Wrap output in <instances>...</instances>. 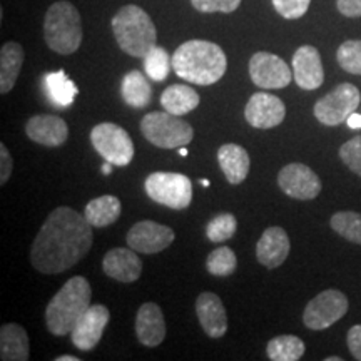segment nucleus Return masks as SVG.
I'll use <instances>...</instances> for the list:
<instances>
[{
    "label": "nucleus",
    "mask_w": 361,
    "mask_h": 361,
    "mask_svg": "<svg viewBox=\"0 0 361 361\" xmlns=\"http://www.w3.org/2000/svg\"><path fill=\"white\" fill-rule=\"evenodd\" d=\"M45 94H47L49 101L57 107H67L74 102L78 96V85L67 78L64 71L51 72L44 78Z\"/></svg>",
    "instance_id": "nucleus-28"
},
{
    "label": "nucleus",
    "mask_w": 361,
    "mask_h": 361,
    "mask_svg": "<svg viewBox=\"0 0 361 361\" xmlns=\"http://www.w3.org/2000/svg\"><path fill=\"white\" fill-rule=\"evenodd\" d=\"M56 361H79L78 356H72V355H61L57 356Z\"/></svg>",
    "instance_id": "nucleus-42"
},
{
    "label": "nucleus",
    "mask_w": 361,
    "mask_h": 361,
    "mask_svg": "<svg viewBox=\"0 0 361 361\" xmlns=\"http://www.w3.org/2000/svg\"><path fill=\"white\" fill-rule=\"evenodd\" d=\"M25 134L30 141L45 147H59L69 137V128L64 119L52 114H37L25 124Z\"/></svg>",
    "instance_id": "nucleus-17"
},
{
    "label": "nucleus",
    "mask_w": 361,
    "mask_h": 361,
    "mask_svg": "<svg viewBox=\"0 0 361 361\" xmlns=\"http://www.w3.org/2000/svg\"><path fill=\"white\" fill-rule=\"evenodd\" d=\"M278 186L286 196L300 201L314 200L323 188L318 174L301 162H291L279 171Z\"/></svg>",
    "instance_id": "nucleus-11"
},
{
    "label": "nucleus",
    "mask_w": 361,
    "mask_h": 361,
    "mask_svg": "<svg viewBox=\"0 0 361 361\" xmlns=\"http://www.w3.org/2000/svg\"><path fill=\"white\" fill-rule=\"evenodd\" d=\"M196 314L207 336L218 340L226 335L228 314H226V308L218 295L209 291L201 293L196 300Z\"/></svg>",
    "instance_id": "nucleus-20"
},
{
    "label": "nucleus",
    "mask_w": 361,
    "mask_h": 361,
    "mask_svg": "<svg viewBox=\"0 0 361 361\" xmlns=\"http://www.w3.org/2000/svg\"><path fill=\"white\" fill-rule=\"evenodd\" d=\"M111 319L109 310L104 305H92L80 316L71 333L72 345L80 351L94 350L101 341L107 323Z\"/></svg>",
    "instance_id": "nucleus-14"
},
{
    "label": "nucleus",
    "mask_w": 361,
    "mask_h": 361,
    "mask_svg": "<svg viewBox=\"0 0 361 361\" xmlns=\"http://www.w3.org/2000/svg\"><path fill=\"white\" fill-rule=\"evenodd\" d=\"M12 168H13V162H12V156L11 152L7 151L6 144H0V184H6L8 178L12 174Z\"/></svg>",
    "instance_id": "nucleus-38"
},
{
    "label": "nucleus",
    "mask_w": 361,
    "mask_h": 361,
    "mask_svg": "<svg viewBox=\"0 0 361 361\" xmlns=\"http://www.w3.org/2000/svg\"><path fill=\"white\" fill-rule=\"evenodd\" d=\"M218 161L229 184L236 186L250 174L251 159L247 151L239 144H223L218 151Z\"/></svg>",
    "instance_id": "nucleus-22"
},
{
    "label": "nucleus",
    "mask_w": 361,
    "mask_h": 361,
    "mask_svg": "<svg viewBox=\"0 0 361 361\" xmlns=\"http://www.w3.org/2000/svg\"><path fill=\"white\" fill-rule=\"evenodd\" d=\"M24 64V49L17 42H6L0 49V92H11Z\"/></svg>",
    "instance_id": "nucleus-24"
},
{
    "label": "nucleus",
    "mask_w": 361,
    "mask_h": 361,
    "mask_svg": "<svg viewBox=\"0 0 361 361\" xmlns=\"http://www.w3.org/2000/svg\"><path fill=\"white\" fill-rule=\"evenodd\" d=\"M90 142L97 154L109 161L117 168L130 164L134 157V142L128 130L112 123L94 126L90 130Z\"/></svg>",
    "instance_id": "nucleus-8"
},
{
    "label": "nucleus",
    "mask_w": 361,
    "mask_h": 361,
    "mask_svg": "<svg viewBox=\"0 0 361 361\" xmlns=\"http://www.w3.org/2000/svg\"><path fill=\"white\" fill-rule=\"evenodd\" d=\"M293 78L298 87L314 90L322 87L324 80V69L322 56L313 45H301L293 56Z\"/></svg>",
    "instance_id": "nucleus-16"
},
{
    "label": "nucleus",
    "mask_w": 361,
    "mask_h": 361,
    "mask_svg": "<svg viewBox=\"0 0 361 361\" xmlns=\"http://www.w3.org/2000/svg\"><path fill=\"white\" fill-rule=\"evenodd\" d=\"M236 255L228 246H221L218 250H214L206 259V269L213 276H229V274H233L236 271Z\"/></svg>",
    "instance_id": "nucleus-32"
},
{
    "label": "nucleus",
    "mask_w": 361,
    "mask_h": 361,
    "mask_svg": "<svg viewBox=\"0 0 361 361\" xmlns=\"http://www.w3.org/2000/svg\"><path fill=\"white\" fill-rule=\"evenodd\" d=\"M238 221L231 213H223L213 218L206 226V236L211 243H224L236 234Z\"/></svg>",
    "instance_id": "nucleus-33"
},
{
    "label": "nucleus",
    "mask_w": 361,
    "mask_h": 361,
    "mask_svg": "<svg viewBox=\"0 0 361 361\" xmlns=\"http://www.w3.org/2000/svg\"><path fill=\"white\" fill-rule=\"evenodd\" d=\"M121 94L128 106L134 109H142L151 102L152 87L146 75L141 74V71H130L124 75L123 84H121Z\"/></svg>",
    "instance_id": "nucleus-27"
},
{
    "label": "nucleus",
    "mask_w": 361,
    "mask_h": 361,
    "mask_svg": "<svg viewBox=\"0 0 361 361\" xmlns=\"http://www.w3.org/2000/svg\"><path fill=\"white\" fill-rule=\"evenodd\" d=\"M346 343H348V350L353 358L361 361V324H355L353 328H350Z\"/></svg>",
    "instance_id": "nucleus-39"
},
{
    "label": "nucleus",
    "mask_w": 361,
    "mask_h": 361,
    "mask_svg": "<svg viewBox=\"0 0 361 361\" xmlns=\"http://www.w3.org/2000/svg\"><path fill=\"white\" fill-rule=\"evenodd\" d=\"M90 284L84 276L67 279L45 308V324L54 336L72 333L75 323L90 306Z\"/></svg>",
    "instance_id": "nucleus-3"
},
{
    "label": "nucleus",
    "mask_w": 361,
    "mask_h": 361,
    "mask_svg": "<svg viewBox=\"0 0 361 361\" xmlns=\"http://www.w3.org/2000/svg\"><path fill=\"white\" fill-rule=\"evenodd\" d=\"M135 336L144 346L154 348L166 338V322L159 305L144 303L135 316Z\"/></svg>",
    "instance_id": "nucleus-21"
},
{
    "label": "nucleus",
    "mask_w": 361,
    "mask_h": 361,
    "mask_svg": "<svg viewBox=\"0 0 361 361\" xmlns=\"http://www.w3.org/2000/svg\"><path fill=\"white\" fill-rule=\"evenodd\" d=\"M346 124H348L350 129H361V114L353 112V114L346 119Z\"/></svg>",
    "instance_id": "nucleus-41"
},
{
    "label": "nucleus",
    "mask_w": 361,
    "mask_h": 361,
    "mask_svg": "<svg viewBox=\"0 0 361 361\" xmlns=\"http://www.w3.org/2000/svg\"><path fill=\"white\" fill-rule=\"evenodd\" d=\"M112 30L119 47L130 57H144L156 45V25L137 6H124L112 17Z\"/></svg>",
    "instance_id": "nucleus-4"
},
{
    "label": "nucleus",
    "mask_w": 361,
    "mask_h": 361,
    "mask_svg": "<svg viewBox=\"0 0 361 361\" xmlns=\"http://www.w3.org/2000/svg\"><path fill=\"white\" fill-rule=\"evenodd\" d=\"M121 213H123L121 201L111 194L89 201L84 209L85 219L89 221L92 228H106V226L114 224L119 219Z\"/></svg>",
    "instance_id": "nucleus-26"
},
{
    "label": "nucleus",
    "mask_w": 361,
    "mask_h": 361,
    "mask_svg": "<svg viewBox=\"0 0 361 361\" xmlns=\"http://www.w3.org/2000/svg\"><path fill=\"white\" fill-rule=\"evenodd\" d=\"M291 250V243L288 233L279 226H271L261 234L256 245V258L264 268L276 269L288 259Z\"/></svg>",
    "instance_id": "nucleus-18"
},
{
    "label": "nucleus",
    "mask_w": 361,
    "mask_h": 361,
    "mask_svg": "<svg viewBox=\"0 0 361 361\" xmlns=\"http://www.w3.org/2000/svg\"><path fill=\"white\" fill-rule=\"evenodd\" d=\"M326 361H343L341 356H329V358H326Z\"/></svg>",
    "instance_id": "nucleus-44"
},
{
    "label": "nucleus",
    "mask_w": 361,
    "mask_h": 361,
    "mask_svg": "<svg viewBox=\"0 0 361 361\" xmlns=\"http://www.w3.org/2000/svg\"><path fill=\"white\" fill-rule=\"evenodd\" d=\"M144 189L152 201L171 209H186L192 201L191 179L179 173L157 171L149 174L144 180Z\"/></svg>",
    "instance_id": "nucleus-7"
},
{
    "label": "nucleus",
    "mask_w": 361,
    "mask_h": 361,
    "mask_svg": "<svg viewBox=\"0 0 361 361\" xmlns=\"http://www.w3.org/2000/svg\"><path fill=\"white\" fill-rule=\"evenodd\" d=\"M142 59L144 71H146L149 79L156 80V82H162V80L168 79L171 67H173V57H169L166 49L154 45Z\"/></svg>",
    "instance_id": "nucleus-31"
},
{
    "label": "nucleus",
    "mask_w": 361,
    "mask_h": 361,
    "mask_svg": "<svg viewBox=\"0 0 361 361\" xmlns=\"http://www.w3.org/2000/svg\"><path fill=\"white\" fill-rule=\"evenodd\" d=\"M340 157L348 166L351 173L361 178V135H356L343 144L340 147Z\"/></svg>",
    "instance_id": "nucleus-35"
},
{
    "label": "nucleus",
    "mask_w": 361,
    "mask_h": 361,
    "mask_svg": "<svg viewBox=\"0 0 361 361\" xmlns=\"http://www.w3.org/2000/svg\"><path fill=\"white\" fill-rule=\"evenodd\" d=\"M360 102L361 94L358 87L350 82H343L319 101H316L313 112L323 126L335 128L346 123V119L358 109Z\"/></svg>",
    "instance_id": "nucleus-9"
},
{
    "label": "nucleus",
    "mask_w": 361,
    "mask_h": 361,
    "mask_svg": "<svg viewBox=\"0 0 361 361\" xmlns=\"http://www.w3.org/2000/svg\"><path fill=\"white\" fill-rule=\"evenodd\" d=\"M201 186L207 188V186H209V180H207V179H201Z\"/></svg>",
    "instance_id": "nucleus-46"
},
{
    "label": "nucleus",
    "mask_w": 361,
    "mask_h": 361,
    "mask_svg": "<svg viewBox=\"0 0 361 361\" xmlns=\"http://www.w3.org/2000/svg\"><path fill=\"white\" fill-rule=\"evenodd\" d=\"M336 61L343 71L361 75V40H346L338 47Z\"/></svg>",
    "instance_id": "nucleus-34"
},
{
    "label": "nucleus",
    "mask_w": 361,
    "mask_h": 361,
    "mask_svg": "<svg viewBox=\"0 0 361 361\" xmlns=\"http://www.w3.org/2000/svg\"><path fill=\"white\" fill-rule=\"evenodd\" d=\"M176 234L169 226L156 221H139L128 231V246L144 255H156L173 245Z\"/></svg>",
    "instance_id": "nucleus-13"
},
{
    "label": "nucleus",
    "mask_w": 361,
    "mask_h": 361,
    "mask_svg": "<svg viewBox=\"0 0 361 361\" xmlns=\"http://www.w3.org/2000/svg\"><path fill=\"white\" fill-rule=\"evenodd\" d=\"M250 75L261 89H284L293 79V72L286 62L271 52H256L251 57Z\"/></svg>",
    "instance_id": "nucleus-12"
},
{
    "label": "nucleus",
    "mask_w": 361,
    "mask_h": 361,
    "mask_svg": "<svg viewBox=\"0 0 361 361\" xmlns=\"http://www.w3.org/2000/svg\"><path fill=\"white\" fill-rule=\"evenodd\" d=\"M346 311H348V298L338 290H326L306 305L303 323L306 328L322 331L340 322Z\"/></svg>",
    "instance_id": "nucleus-10"
},
{
    "label": "nucleus",
    "mask_w": 361,
    "mask_h": 361,
    "mask_svg": "<svg viewBox=\"0 0 361 361\" xmlns=\"http://www.w3.org/2000/svg\"><path fill=\"white\" fill-rule=\"evenodd\" d=\"M247 124L256 129H273L286 117V106L281 99L268 92L252 94L245 107Z\"/></svg>",
    "instance_id": "nucleus-15"
},
{
    "label": "nucleus",
    "mask_w": 361,
    "mask_h": 361,
    "mask_svg": "<svg viewBox=\"0 0 361 361\" xmlns=\"http://www.w3.org/2000/svg\"><path fill=\"white\" fill-rule=\"evenodd\" d=\"M311 0H273V6L279 16L288 20H296L308 12Z\"/></svg>",
    "instance_id": "nucleus-36"
},
{
    "label": "nucleus",
    "mask_w": 361,
    "mask_h": 361,
    "mask_svg": "<svg viewBox=\"0 0 361 361\" xmlns=\"http://www.w3.org/2000/svg\"><path fill=\"white\" fill-rule=\"evenodd\" d=\"M112 166H114V164H111L109 161H106V164L102 166V174L104 176H109L111 171H112Z\"/></svg>",
    "instance_id": "nucleus-43"
},
{
    "label": "nucleus",
    "mask_w": 361,
    "mask_h": 361,
    "mask_svg": "<svg viewBox=\"0 0 361 361\" xmlns=\"http://www.w3.org/2000/svg\"><path fill=\"white\" fill-rule=\"evenodd\" d=\"M336 7L345 17H361V0H336Z\"/></svg>",
    "instance_id": "nucleus-40"
},
{
    "label": "nucleus",
    "mask_w": 361,
    "mask_h": 361,
    "mask_svg": "<svg viewBox=\"0 0 361 361\" xmlns=\"http://www.w3.org/2000/svg\"><path fill=\"white\" fill-rule=\"evenodd\" d=\"M141 133L146 141L161 149L188 146L194 137L192 126L171 112H149L141 121Z\"/></svg>",
    "instance_id": "nucleus-6"
},
{
    "label": "nucleus",
    "mask_w": 361,
    "mask_h": 361,
    "mask_svg": "<svg viewBox=\"0 0 361 361\" xmlns=\"http://www.w3.org/2000/svg\"><path fill=\"white\" fill-rule=\"evenodd\" d=\"M179 154H180V156H188V149H186V146L179 147Z\"/></svg>",
    "instance_id": "nucleus-45"
},
{
    "label": "nucleus",
    "mask_w": 361,
    "mask_h": 361,
    "mask_svg": "<svg viewBox=\"0 0 361 361\" xmlns=\"http://www.w3.org/2000/svg\"><path fill=\"white\" fill-rule=\"evenodd\" d=\"M176 75L196 85L216 84L228 69V59L218 44L209 40H188L173 54Z\"/></svg>",
    "instance_id": "nucleus-2"
},
{
    "label": "nucleus",
    "mask_w": 361,
    "mask_h": 361,
    "mask_svg": "<svg viewBox=\"0 0 361 361\" xmlns=\"http://www.w3.org/2000/svg\"><path fill=\"white\" fill-rule=\"evenodd\" d=\"M305 343L295 335H281L273 338L266 346L271 361H298L305 355Z\"/></svg>",
    "instance_id": "nucleus-29"
},
{
    "label": "nucleus",
    "mask_w": 361,
    "mask_h": 361,
    "mask_svg": "<svg viewBox=\"0 0 361 361\" xmlns=\"http://www.w3.org/2000/svg\"><path fill=\"white\" fill-rule=\"evenodd\" d=\"M200 94L184 84L169 85L161 96V106L164 107V111L176 116H184L192 112L200 106Z\"/></svg>",
    "instance_id": "nucleus-25"
},
{
    "label": "nucleus",
    "mask_w": 361,
    "mask_h": 361,
    "mask_svg": "<svg viewBox=\"0 0 361 361\" xmlns=\"http://www.w3.org/2000/svg\"><path fill=\"white\" fill-rule=\"evenodd\" d=\"M92 226L69 206L47 216L30 250V263L42 274H59L82 261L92 246Z\"/></svg>",
    "instance_id": "nucleus-1"
},
{
    "label": "nucleus",
    "mask_w": 361,
    "mask_h": 361,
    "mask_svg": "<svg viewBox=\"0 0 361 361\" xmlns=\"http://www.w3.org/2000/svg\"><path fill=\"white\" fill-rule=\"evenodd\" d=\"M329 226L341 238L361 246V214L355 211H340L329 219Z\"/></svg>",
    "instance_id": "nucleus-30"
},
{
    "label": "nucleus",
    "mask_w": 361,
    "mask_h": 361,
    "mask_svg": "<svg viewBox=\"0 0 361 361\" xmlns=\"http://www.w3.org/2000/svg\"><path fill=\"white\" fill-rule=\"evenodd\" d=\"M192 7L202 13H231L241 6V0H191Z\"/></svg>",
    "instance_id": "nucleus-37"
},
{
    "label": "nucleus",
    "mask_w": 361,
    "mask_h": 361,
    "mask_svg": "<svg viewBox=\"0 0 361 361\" xmlns=\"http://www.w3.org/2000/svg\"><path fill=\"white\" fill-rule=\"evenodd\" d=\"M30 356V341L20 324L8 323L0 328V358L4 361H27Z\"/></svg>",
    "instance_id": "nucleus-23"
},
{
    "label": "nucleus",
    "mask_w": 361,
    "mask_h": 361,
    "mask_svg": "<svg viewBox=\"0 0 361 361\" xmlns=\"http://www.w3.org/2000/svg\"><path fill=\"white\" fill-rule=\"evenodd\" d=\"M44 39L49 49L71 56L82 44V20L78 8L67 0L52 4L44 19Z\"/></svg>",
    "instance_id": "nucleus-5"
},
{
    "label": "nucleus",
    "mask_w": 361,
    "mask_h": 361,
    "mask_svg": "<svg viewBox=\"0 0 361 361\" xmlns=\"http://www.w3.org/2000/svg\"><path fill=\"white\" fill-rule=\"evenodd\" d=\"M133 247H114L102 259V269L107 276L119 283H134L141 278L142 261Z\"/></svg>",
    "instance_id": "nucleus-19"
}]
</instances>
